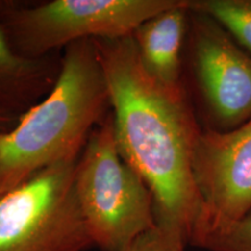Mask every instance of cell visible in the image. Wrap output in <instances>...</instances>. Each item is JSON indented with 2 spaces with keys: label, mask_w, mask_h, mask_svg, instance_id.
Here are the masks:
<instances>
[{
  "label": "cell",
  "mask_w": 251,
  "mask_h": 251,
  "mask_svg": "<svg viewBox=\"0 0 251 251\" xmlns=\"http://www.w3.org/2000/svg\"><path fill=\"white\" fill-rule=\"evenodd\" d=\"M93 42L119 149L148 185L156 227L188 244L200 209L192 156L202 128L186 87L171 90L156 83L141 65L131 35Z\"/></svg>",
  "instance_id": "obj_1"
},
{
  "label": "cell",
  "mask_w": 251,
  "mask_h": 251,
  "mask_svg": "<svg viewBox=\"0 0 251 251\" xmlns=\"http://www.w3.org/2000/svg\"><path fill=\"white\" fill-rule=\"evenodd\" d=\"M109 112L107 83L93 40L68 46L51 91L14 127L0 133V196L47 168L79 158Z\"/></svg>",
  "instance_id": "obj_2"
},
{
  "label": "cell",
  "mask_w": 251,
  "mask_h": 251,
  "mask_svg": "<svg viewBox=\"0 0 251 251\" xmlns=\"http://www.w3.org/2000/svg\"><path fill=\"white\" fill-rule=\"evenodd\" d=\"M75 184L93 246L100 250L125 251L155 227L152 194L122 156L111 112L90 135Z\"/></svg>",
  "instance_id": "obj_3"
},
{
  "label": "cell",
  "mask_w": 251,
  "mask_h": 251,
  "mask_svg": "<svg viewBox=\"0 0 251 251\" xmlns=\"http://www.w3.org/2000/svg\"><path fill=\"white\" fill-rule=\"evenodd\" d=\"M178 0H52L36 5L0 1V30L27 58L57 54L83 40L120 39Z\"/></svg>",
  "instance_id": "obj_4"
},
{
  "label": "cell",
  "mask_w": 251,
  "mask_h": 251,
  "mask_svg": "<svg viewBox=\"0 0 251 251\" xmlns=\"http://www.w3.org/2000/svg\"><path fill=\"white\" fill-rule=\"evenodd\" d=\"M78 158L0 196V251H85L93 246L76 192Z\"/></svg>",
  "instance_id": "obj_5"
},
{
  "label": "cell",
  "mask_w": 251,
  "mask_h": 251,
  "mask_svg": "<svg viewBox=\"0 0 251 251\" xmlns=\"http://www.w3.org/2000/svg\"><path fill=\"white\" fill-rule=\"evenodd\" d=\"M188 8L184 85L201 128L233 130L251 120V57L214 19Z\"/></svg>",
  "instance_id": "obj_6"
},
{
  "label": "cell",
  "mask_w": 251,
  "mask_h": 251,
  "mask_svg": "<svg viewBox=\"0 0 251 251\" xmlns=\"http://www.w3.org/2000/svg\"><path fill=\"white\" fill-rule=\"evenodd\" d=\"M192 175L200 209L190 238L247 215L251 211V120L225 133L202 128L193 149Z\"/></svg>",
  "instance_id": "obj_7"
},
{
  "label": "cell",
  "mask_w": 251,
  "mask_h": 251,
  "mask_svg": "<svg viewBox=\"0 0 251 251\" xmlns=\"http://www.w3.org/2000/svg\"><path fill=\"white\" fill-rule=\"evenodd\" d=\"M188 0L149 18L131 34L144 70L159 85L184 89V51L188 26Z\"/></svg>",
  "instance_id": "obj_8"
},
{
  "label": "cell",
  "mask_w": 251,
  "mask_h": 251,
  "mask_svg": "<svg viewBox=\"0 0 251 251\" xmlns=\"http://www.w3.org/2000/svg\"><path fill=\"white\" fill-rule=\"evenodd\" d=\"M27 58L15 52L0 30V108L18 115L51 91L61 71L62 54Z\"/></svg>",
  "instance_id": "obj_9"
},
{
  "label": "cell",
  "mask_w": 251,
  "mask_h": 251,
  "mask_svg": "<svg viewBox=\"0 0 251 251\" xmlns=\"http://www.w3.org/2000/svg\"><path fill=\"white\" fill-rule=\"evenodd\" d=\"M188 5L214 19L251 57V0H188Z\"/></svg>",
  "instance_id": "obj_10"
},
{
  "label": "cell",
  "mask_w": 251,
  "mask_h": 251,
  "mask_svg": "<svg viewBox=\"0 0 251 251\" xmlns=\"http://www.w3.org/2000/svg\"><path fill=\"white\" fill-rule=\"evenodd\" d=\"M188 244L208 251H251V211L237 221L194 234Z\"/></svg>",
  "instance_id": "obj_11"
},
{
  "label": "cell",
  "mask_w": 251,
  "mask_h": 251,
  "mask_svg": "<svg viewBox=\"0 0 251 251\" xmlns=\"http://www.w3.org/2000/svg\"><path fill=\"white\" fill-rule=\"evenodd\" d=\"M187 244L153 227L141 235L125 251H186Z\"/></svg>",
  "instance_id": "obj_12"
},
{
  "label": "cell",
  "mask_w": 251,
  "mask_h": 251,
  "mask_svg": "<svg viewBox=\"0 0 251 251\" xmlns=\"http://www.w3.org/2000/svg\"><path fill=\"white\" fill-rule=\"evenodd\" d=\"M20 117L21 115L15 114L13 112H9L7 109L0 108V133L14 127Z\"/></svg>",
  "instance_id": "obj_13"
}]
</instances>
